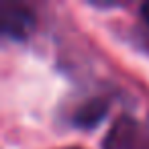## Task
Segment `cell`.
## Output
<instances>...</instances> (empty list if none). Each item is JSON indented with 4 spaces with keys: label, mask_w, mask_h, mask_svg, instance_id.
Returning <instances> with one entry per match:
<instances>
[{
    "label": "cell",
    "mask_w": 149,
    "mask_h": 149,
    "mask_svg": "<svg viewBox=\"0 0 149 149\" xmlns=\"http://www.w3.org/2000/svg\"><path fill=\"white\" fill-rule=\"evenodd\" d=\"M141 17H143V21L149 25V0L141 4Z\"/></svg>",
    "instance_id": "obj_3"
},
{
    "label": "cell",
    "mask_w": 149,
    "mask_h": 149,
    "mask_svg": "<svg viewBox=\"0 0 149 149\" xmlns=\"http://www.w3.org/2000/svg\"><path fill=\"white\" fill-rule=\"evenodd\" d=\"M106 108H108V104H106L104 100L94 98V100L86 102L84 106H80V108L76 110V114H74V123H76L78 127L92 129V127H96V125L104 118Z\"/></svg>",
    "instance_id": "obj_2"
},
{
    "label": "cell",
    "mask_w": 149,
    "mask_h": 149,
    "mask_svg": "<svg viewBox=\"0 0 149 149\" xmlns=\"http://www.w3.org/2000/svg\"><path fill=\"white\" fill-rule=\"evenodd\" d=\"M35 27V17L23 6L2 4V33L13 39H25Z\"/></svg>",
    "instance_id": "obj_1"
}]
</instances>
